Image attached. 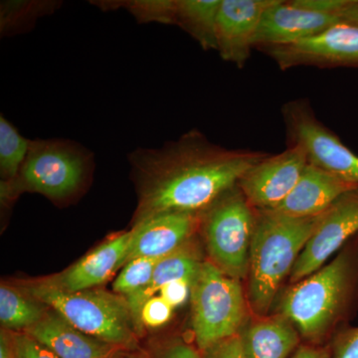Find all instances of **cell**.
Returning <instances> with one entry per match:
<instances>
[{
    "mask_svg": "<svg viewBox=\"0 0 358 358\" xmlns=\"http://www.w3.org/2000/svg\"><path fill=\"white\" fill-rule=\"evenodd\" d=\"M199 222V214L162 213L134 223L126 263L136 258L162 259L173 253L192 239Z\"/></svg>",
    "mask_w": 358,
    "mask_h": 358,
    "instance_id": "cell-15",
    "label": "cell"
},
{
    "mask_svg": "<svg viewBox=\"0 0 358 358\" xmlns=\"http://www.w3.org/2000/svg\"><path fill=\"white\" fill-rule=\"evenodd\" d=\"M258 50L267 54L282 71L301 66L358 69V27L339 23L313 38Z\"/></svg>",
    "mask_w": 358,
    "mask_h": 358,
    "instance_id": "cell-9",
    "label": "cell"
},
{
    "mask_svg": "<svg viewBox=\"0 0 358 358\" xmlns=\"http://www.w3.org/2000/svg\"><path fill=\"white\" fill-rule=\"evenodd\" d=\"M358 183L308 162L294 189L274 210L296 218L317 217Z\"/></svg>",
    "mask_w": 358,
    "mask_h": 358,
    "instance_id": "cell-16",
    "label": "cell"
},
{
    "mask_svg": "<svg viewBox=\"0 0 358 358\" xmlns=\"http://www.w3.org/2000/svg\"><path fill=\"white\" fill-rule=\"evenodd\" d=\"M133 229L115 235L67 270L42 282L64 292L86 291L101 286L126 264Z\"/></svg>",
    "mask_w": 358,
    "mask_h": 358,
    "instance_id": "cell-14",
    "label": "cell"
},
{
    "mask_svg": "<svg viewBox=\"0 0 358 358\" xmlns=\"http://www.w3.org/2000/svg\"><path fill=\"white\" fill-rule=\"evenodd\" d=\"M341 22L358 27V0H350L348 6L339 13Z\"/></svg>",
    "mask_w": 358,
    "mask_h": 358,
    "instance_id": "cell-33",
    "label": "cell"
},
{
    "mask_svg": "<svg viewBox=\"0 0 358 358\" xmlns=\"http://www.w3.org/2000/svg\"><path fill=\"white\" fill-rule=\"evenodd\" d=\"M0 358H14L13 334L6 329L0 334Z\"/></svg>",
    "mask_w": 358,
    "mask_h": 358,
    "instance_id": "cell-34",
    "label": "cell"
},
{
    "mask_svg": "<svg viewBox=\"0 0 358 358\" xmlns=\"http://www.w3.org/2000/svg\"><path fill=\"white\" fill-rule=\"evenodd\" d=\"M31 140L21 136L3 115L0 117V173L2 181L13 180L29 152Z\"/></svg>",
    "mask_w": 358,
    "mask_h": 358,
    "instance_id": "cell-23",
    "label": "cell"
},
{
    "mask_svg": "<svg viewBox=\"0 0 358 358\" xmlns=\"http://www.w3.org/2000/svg\"><path fill=\"white\" fill-rule=\"evenodd\" d=\"M192 329L200 352L236 336L249 322L250 306L239 280L204 261L192 288Z\"/></svg>",
    "mask_w": 358,
    "mask_h": 358,
    "instance_id": "cell-6",
    "label": "cell"
},
{
    "mask_svg": "<svg viewBox=\"0 0 358 358\" xmlns=\"http://www.w3.org/2000/svg\"><path fill=\"white\" fill-rule=\"evenodd\" d=\"M308 164L306 150L291 145L281 154L268 155L252 166L238 186L254 209L271 210L286 199Z\"/></svg>",
    "mask_w": 358,
    "mask_h": 358,
    "instance_id": "cell-11",
    "label": "cell"
},
{
    "mask_svg": "<svg viewBox=\"0 0 358 358\" xmlns=\"http://www.w3.org/2000/svg\"><path fill=\"white\" fill-rule=\"evenodd\" d=\"M256 214L238 185L199 213V228L211 262L239 281L248 277Z\"/></svg>",
    "mask_w": 358,
    "mask_h": 358,
    "instance_id": "cell-7",
    "label": "cell"
},
{
    "mask_svg": "<svg viewBox=\"0 0 358 358\" xmlns=\"http://www.w3.org/2000/svg\"><path fill=\"white\" fill-rule=\"evenodd\" d=\"M13 341L14 358H59L28 334H13Z\"/></svg>",
    "mask_w": 358,
    "mask_h": 358,
    "instance_id": "cell-27",
    "label": "cell"
},
{
    "mask_svg": "<svg viewBox=\"0 0 358 358\" xmlns=\"http://www.w3.org/2000/svg\"><path fill=\"white\" fill-rule=\"evenodd\" d=\"M267 155L220 147L196 129L162 148H136L129 155L140 185L134 223L162 213L199 214Z\"/></svg>",
    "mask_w": 358,
    "mask_h": 358,
    "instance_id": "cell-1",
    "label": "cell"
},
{
    "mask_svg": "<svg viewBox=\"0 0 358 358\" xmlns=\"http://www.w3.org/2000/svg\"><path fill=\"white\" fill-rule=\"evenodd\" d=\"M275 0H221L216 20L219 55L239 69L245 67L254 48L263 14Z\"/></svg>",
    "mask_w": 358,
    "mask_h": 358,
    "instance_id": "cell-12",
    "label": "cell"
},
{
    "mask_svg": "<svg viewBox=\"0 0 358 358\" xmlns=\"http://www.w3.org/2000/svg\"><path fill=\"white\" fill-rule=\"evenodd\" d=\"M202 358H245L239 334L219 341L201 353Z\"/></svg>",
    "mask_w": 358,
    "mask_h": 358,
    "instance_id": "cell-30",
    "label": "cell"
},
{
    "mask_svg": "<svg viewBox=\"0 0 358 358\" xmlns=\"http://www.w3.org/2000/svg\"><path fill=\"white\" fill-rule=\"evenodd\" d=\"M128 358H202L196 345L179 338H169L150 346L145 352L127 355Z\"/></svg>",
    "mask_w": 358,
    "mask_h": 358,
    "instance_id": "cell-25",
    "label": "cell"
},
{
    "mask_svg": "<svg viewBox=\"0 0 358 358\" xmlns=\"http://www.w3.org/2000/svg\"><path fill=\"white\" fill-rule=\"evenodd\" d=\"M317 272L292 284L278 312L298 329L305 343L324 345L348 317L358 294V234Z\"/></svg>",
    "mask_w": 358,
    "mask_h": 358,
    "instance_id": "cell-2",
    "label": "cell"
},
{
    "mask_svg": "<svg viewBox=\"0 0 358 358\" xmlns=\"http://www.w3.org/2000/svg\"><path fill=\"white\" fill-rule=\"evenodd\" d=\"M239 336L245 358H289L301 345L298 329L280 313L249 320Z\"/></svg>",
    "mask_w": 358,
    "mask_h": 358,
    "instance_id": "cell-18",
    "label": "cell"
},
{
    "mask_svg": "<svg viewBox=\"0 0 358 358\" xmlns=\"http://www.w3.org/2000/svg\"><path fill=\"white\" fill-rule=\"evenodd\" d=\"M203 262L201 253L196 245L193 244L192 239L173 253L160 259L147 288L126 299L138 338L143 336L141 310L145 303L152 296H157L159 289L169 282L178 280L194 281Z\"/></svg>",
    "mask_w": 358,
    "mask_h": 358,
    "instance_id": "cell-19",
    "label": "cell"
},
{
    "mask_svg": "<svg viewBox=\"0 0 358 358\" xmlns=\"http://www.w3.org/2000/svg\"><path fill=\"white\" fill-rule=\"evenodd\" d=\"M58 4L59 2L54 1H2L0 6L2 36L26 31L39 17L53 13Z\"/></svg>",
    "mask_w": 358,
    "mask_h": 358,
    "instance_id": "cell-22",
    "label": "cell"
},
{
    "mask_svg": "<svg viewBox=\"0 0 358 358\" xmlns=\"http://www.w3.org/2000/svg\"><path fill=\"white\" fill-rule=\"evenodd\" d=\"M93 164V155L69 140H34L20 173L13 180L1 181V199H15L20 193L37 192L63 202L81 192Z\"/></svg>",
    "mask_w": 358,
    "mask_h": 358,
    "instance_id": "cell-5",
    "label": "cell"
},
{
    "mask_svg": "<svg viewBox=\"0 0 358 358\" xmlns=\"http://www.w3.org/2000/svg\"><path fill=\"white\" fill-rule=\"evenodd\" d=\"M159 260L136 258L126 263L113 284L115 293L127 299L147 288Z\"/></svg>",
    "mask_w": 358,
    "mask_h": 358,
    "instance_id": "cell-24",
    "label": "cell"
},
{
    "mask_svg": "<svg viewBox=\"0 0 358 358\" xmlns=\"http://www.w3.org/2000/svg\"><path fill=\"white\" fill-rule=\"evenodd\" d=\"M173 310L174 308L159 294L152 296L141 310L143 326L150 329L164 327L173 317Z\"/></svg>",
    "mask_w": 358,
    "mask_h": 358,
    "instance_id": "cell-26",
    "label": "cell"
},
{
    "mask_svg": "<svg viewBox=\"0 0 358 358\" xmlns=\"http://www.w3.org/2000/svg\"><path fill=\"white\" fill-rule=\"evenodd\" d=\"M289 358H331V345L301 343Z\"/></svg>",
    "mask_w": 358,
    "mask_h": 358,
    "instance_id": "cell-32",
    "label": "cell"
},
{
    "mask_svg": "<svg viewBox=\"0 0 358 358\" xmlns=\"http://www.w3.org/2000/svg\"><path fill=\"white\" fill-rule=\"evenodd\" d=\"M221 0H176L173 25L190 35L204 50H216V20Z\"/></svg>",
    "mask_w": 358,
    "mask_h": 358,
    "instance_id": "cell-20",
    "label": "cell"
},
{
    "mask_svg": "<svg viewBox=\"0 0 358 358\" xmlns=\"http://www.w3.org/2000/svg\"><path fill=\"white\" fill-rule=\"evenodd\" d=\"M329 345L331 358H358V327L341 329Z\"/></svg>",
    "mask_w": 358,
    "mask_h": 358,
    "instance_id": "cell-28",
    "label": "cell"
},
{
    "mask_svg": "<svg viewBox=\"0 0 358 358\" xmlns=\"http://www.w3.org/2000/svg\"><path fill=\"white\" fill-rule=\"evenodd\" d=\"M341 22L338 15L308 10L294 0H275L263 14L254 48L282 46L317 36Z\"/></svg>",
    "mask_w": 358,
    "mask_h": 358,
    "instance_id": "cell-13",
    "label": "cell"
},
{
    "mask_svg": "<svg viewBox=\"0 0 358 358\" xmlns=\"http://www.w3.org/2000/svg\"><path fill=\"white\" fill-rule=\"evenodd\" d=\"M282 117L291 145H301L308 162L358 183V155L315 117L308 101L287 103Z\"/></svg>",
    "mask_w": 358,
    "mask_h": 358,
    "instance_id": "cell-8",
    "label": "cell"
},
{
    "mask_svg": "<svg viewBox=\"0 0 358 358\" xmlns=\"http://www.w3.org/2000/svg\"><path fill=\"white\" fill-rule=\"evenodd\" d=\"M357 234L358 186L341 195L324 212L292 270L289 282L301 281L324 267L331 255Z\"/></svg>",
    "mask_w": 358,
    "mask_h": 358,
    "instance_id": "cell-10",
    "label": "cell"
},
{
    "mask_svg": "<svg viewBox=\"0 0 358 358\" xmlns=\"http://www.w3.org/2000/svg\"><path fill=\"white\" fill-rule=\"evenodd\" d=\"M59 358H122L128 352L84 334L49 308L43 319L25 331Z\"/></svg>",
    "mask_w": 358,
    "mask_h": 358,
    "instance_id": "cell-17",
    "label": "cell"
},
{
    "mask_svg": "<svg viewBox=\"0 0 358 358\" xmlns=\"http://www.w3.org/2000/svg\"><path fill=\"white\" fill-rule=\"evenodd\" d=\"M48 307L27 294L2 285L0 288V322L6 331H27L38 324Z\"/></svg>",
    "mask_w": 358,
    "mask_h": 358,
    "instance_id": "cell-21",
    "label": "cell"
},
{
    "mask_svg": "<svg viewBox=\"0 0 358 358\" xmlns=\"http://www.w3.org/2000/svg\"><path fill=\"white\" fill-rule=\"evenodd\" d=\"M24 293L60 313L88 336L128 353L140 350L126 299L100 289L64 292L40 281L27 285Z\"/></svg>",
    "mask_w": 358,
    "mask_h": 358,
    "instance_id": "cell-4",
    "label": "cell"
},
{
    "mask_svg": "<svg viewBox=\"0 0 358 358\" xmlns=\"http://www.w3.org/2000/svg\"><path fill=\"white\" fill-rule=\"evenodd\" d=\"M256 211L247 299L251 312L265 317L324 213L296 218L274 210Z\"/></svg>",
    "mask_w": 358,
    "mask_h": 358,
    "instance_id": "cell-3",
    "label": "cell"
},
{
    "mask_svg": "<svg viewBox=\"0 0 358 358\" xmlns=\"http://www.w3.org/2000/svg\"><path fill=\"white\" fill-rule=\"evenodd\" d=\"M294 2L296 6L308 10L339 16V13L348 6L350 0H294Z\"/></svg>",
    "mask_w": 358,
    "mask_h": 358,
    "instance_id": "cell-31",
    "label": "cell"
},
{
    "mask_svg": "<svg viewBox=\"0 0 358 358\" xmlns=\"http://www.w3.org/2000/svg\"><path fill=\"white\" fill-rule=\"evenodd\" d=\"M192 282L187 280H178V281L169 282L159 289L157 294L173 308L181 307L192 296Z\"/></svg>",
    "mask_w": 358,
    "mask_h": 358,
    "instance_id": "cell-29",
    "label": "cell"
}]
</instances>
